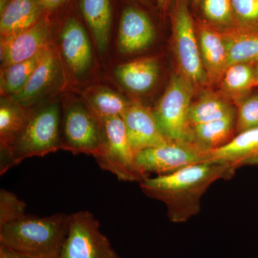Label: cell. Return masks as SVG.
Instances as JSON below:
<instances>
[{
  "instance_id": "6da1fadb",
  "label": "cell",
  "mask_w": 258,
  "mask_h": 258,
  "mask_svg": "<svg viewBox=\"0 0 258 258\" xmlns=\"http://www.w3.org/2000/svg\"><path fill=\"white\" fill-rule=\"evenodd\" d=\"M236 169L230 164L208 161L175 172L147 177L141 189L149 198L165 204L173 223H184L200 213L204 194L215 181L232 179Z\"/></svg>"
},
{
  "instance_id": "7a4b0ae2",
  "label": "cell",
  "mask_w": 258,
  "mask_h": 258,
  "mask_svg": "<svg viewBox=\"0 0 258 258\" xmlns=\"http://www.w3.org/2000/svg\"><path fill=\"white\" fill-rule=\"evenodd\" d=\"M71 215H24L0 225V244L32 258H58Z\"/></svg>"
},
{
  "instance_id": "3957f363",
  "label": "cell",
  "mask_w": 258,
  "mask_h": 258,
  "mask_svg": "<svg viewBox=\"0 0 258 258\" xmlns=\"http://www.w3.org/2000/svg\"><path fill=\"white\" fill-rule=\"evenodd\" d=\"M169 15L178 72L196 88L208 86V76L200 55L196 24L189 0H172Z\"/></svg>"
},
{
  "instance_id": "277c9868",
  "label": "cell",
  "mask_w": 258,
  "mask_h": 258,
  "mask_svg": "<svg viewBox=\"0 0 258 258\" xmlns=\"http://www.w3.org/2000/svg\"><path fill=\"white\" fill-rule=\"evenodd\" d=\"M61 110L53 101L34 108L28 124L12 149L13 164L25 159L42 157L61 149Z\"/></svg>"
},
{
  "instance_id": "5b68a950",
  "label": "cell",
  "mask_w": 258,
  "mask_h": 258,
  "mask_svg": "<svg viewBox=\"0 0 258 258\" xmlns=\"http://www.w3.org/2000/svg\"><path fill=\"white\" fill-rule=\"evenodd\" d=\"M196 88L189 80L176 73L152 110L161 134L169 142H187L189 109Z\"/></svg>"
},
{
  "instance_id": "8992f818",
  "label": "cell",
  "mask_w": 258,
  "mask_h": 258,
  "mask_svg": "<svg viewBox=\"0 0 258 258\" xmlns=\"http://www.w3.org/2000/svg\"><path fill=\"white\" fill-rule=\"evenodd\" d=\"M105 140L103 123L84 101H71L64 106L61 120L62 150L95 158L103 151Z\"/></svg>"
},
{
  "instance_id": "52a82bcc",
  "label": "cell",
  "mask_w": 258,
  "mask_h": 258,
  "mask_svg": "<svg viewBox=\"0 0 258 258\" xmlns=\"http://www.w3.org/2000/svg\"><path fill=\"white\" fill-rule=\"evenodd\" d=\"M86 27L75 0L59 10V54L70 74L76 78L87 74L93 64L92 47Z\"/></svg>"
},
{
  "instance_id": "ba28073f",
  "label": "cell",
  "mask_w": 258,
  "mask_h": 258,
  "mask_svg": "<svg viewBox=\"0 0 258 258\" xmlns=\"http://www.w3.org/2000/svg\"><path fill=\"white\" fill-rule=\"evenodd\" d=\"M103 124L105 145L101 154L95 157L100 167L114 174L120 181L141 183L149 177L137 164L121 117L108 118Z\"/></svg>"
},
{
  "instance_id": "9c48e42d",
  "label": "cell",
  "mask_w": 258,
  "mask_h": 258,
  "mask_svg": "<svg viewBox=\"0 0 258 258\" xmlns=\"http://www.w3.org/2000/svg\"><path fill=\"white\" fill-rule=\"evenodd\" d=\"M58 258H120L93 214L80 211L71 215L69 231Z\"/></svg>"
},
{
  "instance_id": "30bf717a",
  "label": "cell",
  "mask_w": 258,
  "mask_h": 258,
  "mask_svg": "<svg viewBox=\"0 0 258 258\" xmlns=\"http://www.w3.org/2000/svg\"><path fill=\"white\" fill-rule=\"evenodd\" d=\"M58 14L59 11L45 13L30 28L1 37V68L28 60L50 45L57 29Z\"/></svg>"
},
{
  "instance_id": "8fae6325",
  "label": "cell",
  "mask_w": 258,
  "mask_h": 258,
  "mask_svg": "<svg viewBox=\"0 0 258 258\" xmlns=\"http://www.w3.org/2000/svg\"><path fill=\"white\" fill-rule=\"evenodd\" d=\"M210 152L202 150L188 142H169L149 148L136 154L141 170L149 175H165L186 166L210 161Z\"/></svg>"
},
{
  "instance_id": "7c38bea8",
  "label": "cell",
  "mask_w": 258,
  "mask_h": 258,
  "mask_svg": "<svg viewBox=\"0 0 258 258\" xmlns=\"http://www.w3.org/2000/svg\"><path fill=\"white\" fill-rule=\"evenodd\" d=\"M146 10L134 0H128L122 7L118 29V48L120 53H137L150 46L155 40V25Z\"/></svg>"
},
{
  "instance_id": "4fadbf2b",
  "label": "cell",
  "mask_w": 258,
  "mask_h": 258,
  "mask_svg": "<svg viewBox=\"0 0 258 258\" xmlns=\"http://www.w3.org/2000/svg\"><path fill=\"white\" fill-rule=\"evenodd\" d=\"M62 62L58 51L51 44L22 91L9 98L25 108H35L63 82Z\"/></svg>"
},
{
  "instance_id": "5bb4252c",
  "label": "cell",
  "mask_w": 258,
  "mask_h": 258,
  "mask_svg": "<svg viewBox=\"0 0 258 258\" xmlns=\"http://www.w3.org/2000/svg\"><path fill=\"white\" fill-rule=\"evenodd\" d=\"M34 108H25L9 97H2L0 103V174L14 166L12 149L28 124Z\"/></svg>"
},
{
  "instance_id": "9a60e30c",
  "label": "cell",
  "mask_w": 258,
  "mask_h": 258,
  "mask_svg": "<svg viewBox=\"0 0 258 258\" xmlns=\"http://www.w3.org/2000/svg\"><path fill=\"white\" fill-rule=\"evenodd\" d=\"M129 144L134 154L169 142L161 134L152 110L133 101L122 116Z\"/></svg>"
},
{
  "instance_id": "2e32d148",
  "label": "cell",
  "mask_w": 258,
  "mask_h": 258,
  "mask_svg": "<svg viewBox=\"0 0 258 258\" xmlns=\"http://www.w3.org/2000/svg\"><path fill=\"white\" fill-rule=\"evenodd\" d=\"M200 55L209 85L217 83L227 66L228 57L221 31L201 19L195 20Z\"/></svg>"
},
{
  "instance_id": "e0dca14e",
  "label": "cell",
  "mask_w": 258,
  "mask_h": 258,
  "mask_svg": "<svg viewBox=\"0 0 258 258\" xmlns=\"http://www.w3.org/2000/svg\"><path fill=\"white\" fill-rule=\"evenodd\" d=\"M75 3L98 52L105 55L114 21L115 0H75Z\"/></svg>"
},
{
  "instance_id": "ac0fdd59",
  "label": "cell",
  "mask_w": 258,
  "mask_h": 258,
  "mask_svg": "<svg viewBox=\"0 0 258 258\" xmlns=\"http://www.w3.org/2000/svg\"><path fill=\"white\" fill-rule=\"evenodd\" d=\"M210 161L230 164L237 170L258 166V127L237 134L228 143L210 152Z\"/></svg>"
},
{
  "instance_id": "d6986e66",
  "label": "cell",
  "mask_w": 258,
  "mask_h": 258,
  "mask_svg": "<svg viewBox=\"0 0 258 258\" xmlns=\"http://www.w3.org/2000/svg\"><path fill=\"white\" fill-rule=\"evenodd\" d=\"M236 118L237 112L220 119L189 127L187 142L208 152L223 147L235 136Z\"/></svg>"
},
{
  "instance_id": "ffe728a7",
  "label": "cell",
  "mask_w": 258,
  "mask_h": 258,
  "mask_svg": "<svg viewBox=\"0 0 258 258\" xmlns=\"http://www.w3.org/2000/svg\"><path fill=\"white\" fill-rule=\"evenodd\" d=\"M159 71L160 66L156 57H143L117 66L115 76L128 91L142 94L154 87Z\"/></svg>"
},
{
  "instance_id": "44dd1931",
  "label": "cell",
  "mask_w": 258,
  "mask_h": 258,
  "mask_svg": "<svg viewBox=\"0 0 258 258\" xmlns=\"http://www.w3.org/2000/svg\"><path fill=\"white\" fill-rule=\"evenodd\" d=\"M220 31L227 48L228 66L258 60V28L236 24Z\"/></svg>"
},
{
  "instance_id": "7402d4cb",
  "label": "cell",
  "mask_w": 258,
  "mask_h": 258,
  "mask_svg": "<svg viewBox=\"0 0 258 258\" xmlns=\"http://www.w3.org/2000/svg\"><path fill=\"white\" fill-rule=\"evenodd\" d=\"M44 13L42 0H12L0 12L1 37L30 28Z\"/></svg>"
},
{
  "instance_id": "603a6c76",
  "label": "cell",
  "mask_w": 258,
  "mask_h": 258,
  "mask_svg": "<svg viewBox=\"0 0 258 258\" xmlns=\"http://www.w3.org/2000/svg\"><path fill=\"white\" fill-rule=\"evenodd\" d=\"M83 101L102 123L108 118H122L133 102L113 89L101 85L86 88L83 91Z\"/></svg>"
},
{
  "instance_id": "cb8c5ba5",
  "label": "cell",
  "mask_w": 258,
  "mask_h": 258,
  "mask_svg": "<svg viewBox=\"0 0 258 258\" xmlns=\"http://www.w3.org/2000/svg\"><path fill=\"white\" fill-rule=\"evenodd\" d=\"M217 83L219 93L235 106L257 88L253 63L230 64Z\"/></svg>"
},
{
  "instance_id": "d4e9b609",
  "label": "cell",
  "mask_w": 258,
  "mask_h": 258,
  "mask_svg": "<svg viewBox=\"0 0 258 258\" xmlns=\"http://www.w3.org/2000/svg\"><path fill=\"white\" fill-rule=\"evenodd\" d=\"M236 112L237 109L234 104L220 93L205 91L191 103L189 113V127L220 119Z\"/></svg>"
},
{
  "instance_id": "484cf974",
  "label": "cell",
  "mask_w": 258,
  "mask_h": 258,
  "mask_svg": "<svg viewBox=\"0 0 258 258\" xmlns=\"http://www.w3.org/2000/svg\"><path fill=\"white\" fill-rule=\"evenodd\" d=\"M47 48L28 60L1 68L0 91L2 97L14 96L22 91L41 61Z\"/></svg>"
},
{
  "instance_id": "4316f807",
  "label": "cell",
  "mask_w": 258,
  "mask_h": 258,
  "mask_svg": "<svg viewBox=\"0 0 258 258\" xmlns=\"http://www.w3.org/2000/svg\"><path fill=\"white\" fill-rule=\"evenodd\" d=\"M199 12L201 16L200 19L219 30L230 28L237 24L232 0H200L196 13Z\"/></svg>"
},
{
  "instance_id": "83f0119b",
  "label": "cell",
  "mask_w": 258,
  "mask_h": 258,
  "mask_svg": "<svg viewBox=\"0 0 258 258\" xmlns=\"http://www.w3.org/2000/svg\"><path fill=\"white\" fill-rule=\"evenodd\" d=\"M235 107L236 134L258 127V92L250 93Z\"/></svg>"
},
{
  "instance_id": "f1b7e54d",
  "label": "cell",
  "mask_w": 258,
  "mask_h": 258,
  "mask_svg": "<svg viewBox=\"0 0 258 258\" xmlns=\"http://www.w3.org/2000/svg\"><path fill=\"white\" fill-rule=\"evenodd\" d=\"M26 204L15 195L4 189L0 190V225L25 215Z\"/></svg>"
},
{
  "instance_id": "f546056e",
  "label": "cell",
  "mask_w": 258,
  "mask_h": 258,
  "mask_svg": "<svg viewBox=\"0 0 258 258\" xmlns=\"http://www.w3.org/2000/svg\"><path fill=\"white\" fill-rule=\"evenodd\" d=\"M237 24L258 28V0H232Z\"/></svg>"
},
{
  "instance_id": "4dcf8cb0",
  "label": "cell",
  "mask_w": 258,
  "mask_h": 258,
  "mask_svg": "<svg viewBox=\"0 0 258 258\" xmlns=\"http://www.w3.org/2000/svg\"><path fill=\"white\" fill-rule=\"evenodd\" d=\"M73 0H42L45 13H53L62 10Z\"/></svg>"
},
{
  "instance_id": "1f68e13d",
  "label": "cell",
  "mask_w": 258,
  "mask_h": 258,
  "mask_svg": "<svg viewBox=\"0 0 258 258\" xmlns=\"http://www.w3.org/2000/svg\"><path fill=\"white\" fill-rule=\"evenodd\" d=\"M0 258H32L0 244Z\"/></svg>"
},
{
  "instance_id": "d6a6232c",
  "label": "cell",
  "mask_w": 258,
  "mask_h": 258,
  "mask_svg": "<svg viewBox=\"0 0 258 258\" xmlns=\"http://www.w3.org/2000/svg\"><path fill=\"white\" fill-rule=\"evenodd\" d=\"M158 12L161 15V18L165 19L169 15L172 0H155Z\"/></svg>"
},
{
  "instance_id": "836d02e7",
  "label": "cell",
  "mask_w": 258,
  "mask_h": 258,
  "mask_svg": "<svg viewBox=\"0 0 258 258\" xmlns=\"http://www.w3.org/2000/svg\"><path fill=\"white\" fill-rule=\"evenodd\" d=\"M146 8H155L157 10L155 0H134Z\"/></svg>"
},
{
  "instance_id": "e575fe53",
  "label": "cell",
  "mask_w": 258,
  "mask_h": 258,
  "mask_svg": "<svg viewBox=\"0 0 258 258\" xmlns=\"http://www.w3.org/2000/svg\"><path fill=\"white\" fill-rule=\"evenodd\" d=\"M200 0H189L191 11L197 12Z\"/></svg>"
},
{
  "instance_id": "d590c367",
  "label": "cell",
  "mask_w": 258,
  "mask_h": 258,
  "mask_svg": "<svg viewBox=\"0 0 258 258\" xmlns=\"http://www.w3.org/2000/svg\"><path fill=\"white\" fill-rule=\"evenodd\" d=\"M254 77H255L256 83L258 88V60L253 63Z\"/></svg>"
},
{
  "instance_id": "8d00e7d4",
  "label": "cell",
  "mask_w": 258,
  "mask_h": 258,
  "mask_svg": "<svg viewBox=\"0 0 258 258\" xmlns=\"http://www.w3.org/2000/svg\"><path fill=\"white\" fill-rule=\"evenodd\" d=\"M12 0H0V12L3 11Z\"/></svg>"
}]
</instances>
